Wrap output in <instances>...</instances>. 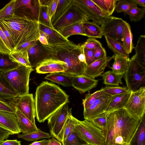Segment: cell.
I'll list each match as a JSON object with an SVG mask.
<instances>
[{"mask_svg": "<svg viewBox=\"0 0 145 145\" xmlns=\"http://www.w3.org/2000/svg\"><path fill=\"white\" fill-rule=\"evenodd\" d=\"M141 119L133 117L124 108L108 113L103 132L104 145H128L139 125Z\"/></svg>", "mask_w": 145, "mask_h": 145, "instance_id": "cell-1", "label": "cell"}, {"mask_svg": "<svg viewBox=\"0 0 145 145\" xmlns=\"http://www.w3.org/2000/svg\"><path fill=\"white\" fill-rule=\"evenodd\" d=\"M35 117L40 122L45 121L66 103L69 96L59 86L44 81L37 88L35 98Z\"/></svg>", "mask_w": 145, "mask_h": 145, "instance_id": "cell-2", "label": "cell"}, {"mask_svg": "<svg viewBox=\"0 0 145 145\" xmlns=\"http://www.w3.org/2000/svg\"><path fill=\"white\" fill-rule=\"evenodd\" d=\"M0 21L10 34L15 49L25 42L38 40L40 36L39 22L34 18L15 14L12 17Z\"/></svg>", "mask_w": 145, "mask_h": 145, "instance_id": "cell-3", "label": "cell"}, {"mask_svg": "<svg viewBox=\"0 0 145 145\" xmlns=\"http://www.w3.org/2000/svg\"><path fill=\"white\" fill-rule=\"evenodd\" d=\"M34 69L22 65L12 69L0 72L1 74L18 97L29 94L30 75Z\"/></svg>", "mask_w": 145, "mask_h": 145, "instance_id": "cell-4", "label": "cell"}, {"mask_svg": "<svg viewBox=\"0 0 145 145\" xmlns=\"http://www.w3.org/2000/svg\"><path fill=\"white\" fill-rule=\"evenodd\" d=\"M75 129L80 138L91 145H104L105 137L103 131L91 122L78 120L73 117Z\"/></svg>", "mask_w": 145, "mask_h": 145, "instance_id": "cell-5", "label": "cell"}, {"mask_svg": "<svg viewBox=\"0 0 145 145\" xmlns=\"http://www.w3.org/2000/svg\"><path fill=\"white\" fill-rule=\"evenodd\" d=\"M81 45H77L75 48L54 54L52 58L65 62L68 69L64 72L72 77L83 75L86 68L85 63L82 62L78 57Z\"/></svg>", "mask_w": 145, "mask_h": 145, "instance_id": "cell-6", "label": "cell"}, {"mask_svg": "<svg viewBox=\"0 0 145 145\" xmlns=\"http://www.w3.org/2000/svg\"><path fill=\"white\" fill-rule=\"evenodd\" d=\"M123 76L127 87L131 92L145 87V67L137 61L135 55L130 59Z\"/></svg>", "mask_w": 145, "mask_h": 145, "instance_id": "cell-7", "label": "cell"}, {"mask_svg": "<svg viewBox=\"0 0 145 145\" xmlns=\"http://www.w3.org/2000/svg\"><path fill=\"white\" fill-rule=\"evenodd\" d=\"M40 30L44 32L46 37L48 45H44L54 54L60 52L72 49L77 45L66 39L54 28L39 22Z\"/></svg>", "mask_w": 145, "mask_h": 145, "instance_id": "cell-8", "label": "cell"}, {"mask_svg": "<svg viewBox=\"0 0 145 145\" xmlns=\"http://www.w3.org/2000/svg\"><path fill=\"white\" fill-rule=\"evenodd\" d=\"M124 108L133 117L141 119L145 112V87L131 92Z\"/></svg>", "mask_w": 145, "mask_h": 145, "instance_id": "cell-9", "label": "cell"}, {"mask_svg": "<svg viewBox=\"0 0 145 145\" xmlns=\"http://www.w3.org/2000/svg\"><path fill=\"white\" fill-rule=\"evenodd\" d=\"M89 20L88 16L72 3L62 16L52 24L54 29L59 32L73 24Z\"/></svg>", "mask_w": 145, "mask_h": 145, "instance_id": "cell-10", "label": "cell"}, {"mask_svg": "<svg viewBox=\"0 0 145 145\" xmlns=\"http://www.w3.org/2000/svg\"><path fill=\"white\" fill-rule=\"evenodd\" d=\"M73 3L92 22L101 25L111 17L102 11L91 0H72Z\"/></svg>", "mask_w": 145, "mask_h": 145, "instance_id": "cell-11", "label": "cell"}, {"mask_svg": "<svg viewBox=\"0 0 145 145\" xmlns=\"http://www.w3.org/2000/svg\"><path fill=\"white\" fill-rule=\"evenodd\" d=\"M72 108H69L67 103L64 105L47 119L48 125L50 134L57 139L65 123L71 112Z\"/></svg>", "mask_w": 145, "mask_h": 145, "instance_id": "cell-12", "label": "cell"}, {"mask_svg": "<svg viewBox=\"0 0 145 145\" xmlns=\"http://www.w3.org/2000/svg\"><path fill=\"white\" fill-rule=\"evenodd\" d=\"M112 96L102 91L94 103L87 108L84 110V119L91 121L105 112Z\"/></svg>", "mask_w": 145, "mask_h": 145, "instance_id": "cell-13", "label": "cell"}, {"mask_svg": "<svg viewBox=\"0 0 145 145\" xmlns=\"http://www.w3.org/2000/svg\"><path fill=\"white\" fill-rule=\"evenodd\" d=\"M125 21L122 18L112 16L101 25L103 35L114 39L121 43Z\"/></svg>", "mask_w": 145, "mask_h": 145, "instance_id": "cell-14", "label": "cell"}, {"mask_svg": "<svg viewBox=\"0 0 145 145\" xmlns=\"http://www.w3.org/2000/svg\"><path fill=\"white\" fill-rule=\"evenodd\" d=\"M12 103L32 123L35 124V101L32 94L18 97Z\"/></svg>", "mask_w": 145, "mask_h": 145, "instance_id": "cell-15", "label": "cell"}, {"mask_svg": "<svg viewBox=\"0 0 145 145\" xmlns=\"http://www.w3.org/2000/svg\"><path fill=\"white\" fill-rule=\"evenodd\" d=\"M29 60L32 68H36L45 60L52 57L53 54L37 40L27 51Z\"/></svg>", "mask_w": 145, "mask_h": 145, "instance_id": "cell-16", "label": "cell"}, {"mask_svg": "<svg viewBox=\"0 0 145 145\" xmlns=\"http://www.w3.org/2000/svg\"><path fill=\"white\" fill-rule=\"evenodd\" d=\"M66 63L63 61L53 58L47 59L36 68V72L39 74L64 72L68 69Z\"/></svg>", "mask_w": 145, "mask_h": 145, "instance_id": "cell-17", "label": "cell"}, {"mask_svg": "<svg viewBox=\"0 0 145 145\" xmlns=\"http://www.w3.org/2000/svg\"><path fill=\"white\" fill-rule=\"evenodd\" d=\"M114 57L113 55L111 57L106 56L95 61L88 66L86 67L83 75L94 79L101 76L104 73L108 63L114 58Z\"/></svg>", "mask_w": 145, "mask_h": 145, "instance_id": "cell-18", "label": "cell"}, {"mask_svg": "<svg viewBox=\"0 0 145 145\" xmlns=\"http://www.w3.org/2000/svg\"><path fill=\"white\" fill-rule=\"evenodd\" d=\"M0 127L8 131L10 135L21 132L15 114L7 112L0 111Z\"/></svg>", "mask_w": 145, "mask_h": 145, "instance_id": "cell-19", "label": "cell"}, {"mask_svg": "<svg viewBox=\"0 0 145 145\" xmlns=\"http://www.w3.org/2000/svg\"><path fill=\"white\" fill-rule=\"evenodd\" d=\"M98 81L95 79L84 75L76 76L73 77L72 86L82 94L95 88Z\"/></svg>", "mask_w": 145, "mask_h": 145, "instance_id": "cell-20", "label": "cell"}, {"mask_svg": "<svg viewBox=\"0 0 145 145\" xmlns=\"http://www.w3.org/2000/svg\"><path fill=\"white\" fill-rule=\"evenodd\" d=\"M15 115L21 132L27 134L37 131L38 128L35 124L32 123L18 108L15 107Z\"/></svg>", "mask_w": 145, "mask_h": 145, "instance_id": "cell-21", "label": "cell"}, {"mask_svg": "<svg viewBox=\"0 0 145 145\" xmlns=\"http://www.w3.org/2000/svg\"><path fill=\"white\" fill-rule=\"evenodd\" d=\"M18 97L17 94L3 78L0 72V99L12 103Z\"/></svg>", "mask_w": 145, "mask_h": 145, "instance_id": "cell-22", "label": "cell"}, {"mask_svg": "<svg viewBox=\"0 0 145 145\" xmlns=\"http://www.w3.org/2000/svg\"><path fill=\"white\" fill-rule=\"evenodd\" d=\"M131 92L112 96L105 112L108 113L124 108L130 96Z\"/></svg>", "mask_w": 145, "mask_h": 145, "instance_id": "cell-23", "label": "cell"}, {"mask_svg": "<svg viewBox=\"0 0 145 145\" xmlns=\"http://www.w3.org/2000/svg\"><path fill=\"white\" fill-rule=\"evenodd\" d=\"M114 55V62L110 68L114 73L123 76L126 72L130 61L129 57Z\"/></svg>", "mask_w": 145, "mask_h": 145, "instance_id": "cell-24", "label": "cell"}, {"mask_svg": "<svg viewBox=\"0 0 145 145\" xmlns=\"http://www.w3.org/2000/svg\"><path fill=\"white\" fill-rule=\"evenodd\" d=\"M82 24L86 36L89 38H102V31L98 24L89 20L83 22Z\"/></svg>", "mask_w": 145, "mask_h": 145, "instance_id": "cell-25", "label": "cell"}, {"mask_svg": "<svg viewBox=\"0 0 145 145\" xmlns=\"http://www.w3.org/2000/svg\"><path fill=\"white\" fill-rule=\"evenodd\" d=\"M73 77L63 72H55L48 74L45 78L63 86L68 87L72 86V81Z\"/></svg>", "mask_w": 145, "mask_h": 145, "instance_id": "cell-26", "label": "cell"}, {"mask_svg": "<svg viewBox=\"0 0 145 145\" xmlns=\"http://www.w3.org/2000/svg\"><path fill=\"white\" fill-rule=\"evenodd\" d=\"M133 35L130 25L126 21L122 35V44L127 53L129 54L133 48Z\"/></svg>", "mask_w": 145, "mask_h": 145, "instance_id": "cell-27", "label": "cell"}, {"mask_svg": "<svg viewBox=\"0 0 145 145\" xmlns=\"http://www.w3.org/2000/svg\"><path fill=\"white\" fill-rule=\"evenodd\" d=\"M133 48L135 54V58L137 61L145 67V35H141L138 38L136 46Z\"/></svg>", "mask_w": 145, "mask_h": 145, "instance_id": "cell-28", "label": "cell"}, {"mask_svg": "<svg viewBox=\"0 0 145 145\" xmlns=\"http://www.w3.org/2000/svg\"><path fill=\"white\" fill-rule=\"evenodd\" d=\"M83 22H78L73 24L59 32L67 39L70 36L73 35H78L86 36L83 27Z\"/></svg>", "mask_w": 145, "mask_h": 145, "instance_id": "cell-29", "label": "cell"}, {"mask_svg": "<svg viewBox=\"0 0 145 145\" xmlns=\"http://www.w3.org/2000/svg\"><path fill=\"white\" fill-rule=\"evenodd\" d=\"M105 37L108 47L115 55L129 57V54L126 52L121 43L108 37L105 36Z\"/></svg>", "mask_w": 145, "mask_h": 145, "instance_id": "cell-30", "label": "cell"}, {"mask_svg": "<svg viewBox=\"0 0 145 145\" xmlns=\"http://www.w3.org/2000/svg\"><path fill=\"white\" fill-rule=\"evenodd\" d=\"M103 12L111 16L115 10L118 0H91Z\"/></svg>", "mask_w": 145, "mask_h": 145, "instance_id": "cell-31", "label": "cell"}, {"mask_svg": "<svg viewBox=\"0 0 145 145\" xmlns=\"http://www.w3.org/2000/svg\"><path fill=\"white\" fill-rule=\"evenodd\" d=\"M145 115L141 119L140 123L130 144L132 145H145Z\"/></svg>", "mask_w": 145, "mask_h": 145, "instance_id": "cell-32", "label": "cell"}, {"mask_svg": "<svg viewBox=\"0 0 145 145\" xmlns=\"http://www.w3.org/2000/svg\"><path fill=\"white\" fill-rule=\"evenodd\" d=\"M73 117L71 112L61 131L58 136L57 139L62 144L63 141L72 133L74 128Z\"/></svg>", "mask_w": 145, "mask_h": 145, "instance_id": "cell-33", "label": "cell"}, {"mask_svg": "<svg viewBox=\"0 0 145 145\" xmlns=\"http://www.w3.org/2000/svg\"><path fill=\"white\" fill-rule=\"evenodd\" d=\"M17 137L28 141L35 142L43 138H49L52 137L48 133L45 132L38 128L35 132L27 134H17Z\"/></svg>", "mask_w": 145, "mask_h": 145, "instance_id": "cell-34", "label": "cell"}, {"mask_svg": "<svg viewBox=\"0 0 145 145\" xmlns=\"http://www.w3.org/2000/svg\"><path fill=\"white\" fill-rule=\"evenodd\" d=\"M101 76L102 77L104 84L106 86H118L120 84H123L121 78L123 76L114 73L112 71L106 72Z\"/></svg>", "mask_w": 145, "mask_h": 145, "instance_id": "cell-35", "label": "cell"}, {"mask_svg": "<svg viewBox=\"0 0 145 145\" xmlns=\"http://www.w3.org/2000/svg\"><path fill=\"white\" fill-rule=\"evenodd\" d=\"M10 59L13 61L26 67H31L29 60L27 51H13L9 54Z\"/></svg>", "mask_w": 145, "mask_h": 145, "instance_id": "cell-36", "label": "cell"}, {"mask_svg": "<svg viewBox=\"0 0 145 145\" xmlns=\"http://www.w3.org/2000/svg\"><path fill=\"white\" fill-rule=\"evenodd\" d=\"M72 3V0H58L55 13L51 20L52 25L62 16Z\"/></svg>", "mask_w": 145, "mask_h": 145, "instance_id": "cell-37", "label": "cell"}, {"mask_svg": "<svg viewBox=\"0 0 145 145\" xmlns=\"http://www.w3.org/2000/svg\"><path fill=\"white\" fill-rule=\"evenodd\" d=\"M19 65L18 63L13 61L10 59L9 54L0 52V72L12 69Z\"/></svg>", "mask_w": 145, "mask_h": 145, "instance_id": "cell-38", "label": "cell"}, {"mask_svg": "<svg viewBox=\"0 0 145 145\" xmlns=\"http://www.w3.org/2000/svg\"><path fill=\"white\" fill-rule=\"evenodd\" d=\"M16 0H12L0 9V21L10 18L15 14V5Z\"/></svg>", "mask_w": 145, "mask_h": 145, "instance_id": "cell-39", "label": "cell"}, {"mask_svg": "<svg viewBox=\"0 0 145 145\" xmlns=\"http://www.w3.org/2000/svg\"><path fill=\"white\" fill-rule=\"evenodd\" d=\"M129 16V18L131 22H137L140 21L144 17L145 7L139 8L137 7L132 8L124 12Z\"/></svg>", "mask_w": 145, "mask_h": 145, "instance_id": "cell-40", "label": "cell"}, {"mask_svg": "<svg viewBox=\"0 0 145 145\" xmlns=\"http://www.w3.org/2000/svg\"><path fill=\"white\" fill-rule=\"evenodd\" d=\"M37 21L47 26L54 28L47 14L46 7L40 5L39 2Z\"/></svg>", "mask_w": 145, "mask_h": 145, "instance_id": "cell-41", "label": "cell"}, {"mask_svg": "<svg viewBox=\"0 0 145 145\" xmlns=\"http://www.w3.org/2000/svg\"><path fill=\"white\" fill-rule=\"evenodd\" d=\"M102 91L110 95L113 96L119 94L131 93L127 87L106 85L101 89Z\"/></svg>", "mask_w": 145, "mask_h": 145, "instance_id": "cell-42", "label": "cell"}, {"mask_svg": "<svg viewBox=\"0 0 145 145\" xmlns=\"http://www.w3.org/2000/svg\"><path fill=\"white\" fill-rule=\"evenodd\" d=\"M137 7V5L136 3L129 0H118L116 3L114 11L117 13L124 12Z\"/></svg>", "mask_w": 145, "mask_h": 145, "instance_id": "cell-43", "label": "cell"}, {"mask_svg": "<svg viewBox=\"0 0 145 145\" xmlns=\"http://www.w3.org/2000/svg\"><path fill=\"white\" fill-rule=\"evenodd\" d=\"M12 48L0 26V52L9 54L13 52Z\"/></svg>", "mask_w": 145, "mask_h": 145, "instance_id": "cell-44", "label": "cell"}, {"mask_svg": "<svg viewBox=\"0 0 145 145\" xmlns=\"http://www.w3.org/2000/svg\"><path fill=\"white\" fill-rule=\"evenodd\" d=\"M85 143H86L80 138L74 127L72 133L62 144V145H81Z\"/></svg>", "mask_w": 145, "mask_h": 145, "instance_id": "cell-45", "label": "cell"}, {"mask_svg": "<svg viewBox=\"0 0 145 145\" xmlns=\"http://www.w3.org/2000/svg\"><path fill=\"white\" fill-rule=\"evenodd\" d=\"M31 0H16L15 9H17L21 7H23V9L29 8L31 10L32 15L33 16L37 17L38 18L36 3L35 6H33L31 4Z\"/></svg>", "mask_w": 145, "mask_h": 145, "instance_id": "cell-46", "label": "cell"}, {"mask_svg": "<svg viewBox=\"0 0 145 145\" xmlns=\"http://www.w3.org/2000/svg\"><path fill=\"white\" fill-rule=\"evenodd\" d=\"M102 91L101 89L91 94L89 92H88L86 95L85 99H82V104L84 110L87 108L92 105L100 95Z\"/></svg>", "mask_w": 145, "mask_h": 145, "instance_id": "cell-47", "label": "cell"}, {"mask_svg": "<svg viewBox=\"0 0 145 145\" xmlns=\"http://www.w3.org/2000/svg\"><path fill=\"white\" fill-rule=\"evenodd\" d=\"M107 113L105 112L91 121L96 126L101 129L103 132L106 128V115Z\"/></svg>", "mask_w": 145, "mask_h": 145, "instance_id": "cell-48", "label": "cell"}, {"mask_svg": "<svg viewBox=\"0 0 145 145\" xmlns=\"http://www.w3.org/2000/svg\"><path fill=\"white\" fill-rule=\"evenodd\" d=\"M0 111L15 114V107L11 103L0 99Z\"/></svg>", "mask_w": 145, "mask_h": 145, "instance_id": "cell-49", "label": "cell"}, {"mask_svg": "<svg viewBox=\"0 0 145 145\" xmlns=\"http://www.w3.org/2000/svg\"><path fill=\"white\" fill-rule=\"evenodd\" d=\"M83 44L84 48L90 50H94L102 46L101 42L95 39L88 38Z\"/></svg>", "mask_w": 145, "mask_h": 145, "instance_id": "cell-50", "label": "cell"}, {"mask_svg": "<svg viewBox=\"0 0 145 145\" xmlns=\"http://www.w3.org/2000/svg\"><path fill=\"white\" fill-rule=\"evenodd\" d=\"M58 1V0H50L46 7L47 13L50 20L55 13Z\"/></svg>", "mask_w": 145, "mask_h": 145, "instance_id": "cell-51", "label": "cell"}, {"mask_svg": "<svg viewBox=\"0 0 145 145\" xmlns=\"http://www.w3.org/2000/svg\"><path fill=\"white\" fill-rule=\"evenodd\" d=\"M84 52L85 59L86 67L95 61L94 50L89 49L84 47Z\"/></svg>", "mask_w": 145, "mask_h": 145, "instance_id": "cell-52", "label": "cell"}, {"mask_svg": "<svg viewBox=\"0 0 145 145\" xmlns=\"http://www.w3.org/2000/svg\"><path fill=\"white\" fill-rule=\"evenodd\" d=\"M94 56L95 61L107 56L106 52L102 45L94 50Z\"/></svg>", "mask_w": 145, "mask_h": 145, "instance_id": "cell-53", "label": "cell"}, {"mask_svg": "<svg viewBox=\"0 0 145 145\" xmlns=\"http://www.w3.org/2000/svg\"><path fill=\"white\" fill-rule=\"evenodd\" d=\"M37 40H34L25 42L16 48L13 51H27L28 49L33 46L35 44Z\"/></svg>", "mask_w": 145, "mask_h": 145, "instance_id": "cell-54", "label": "cell"}, {"mask_svg": "<svg viewBox=\"0 0 145 145\" xmlns=\"http://www.w3.org/2000/svg\"><path fill=\"white\" fill-rule=\"evenodd\" d=\"M0 26L3 31L4 33L7 38L11 45L14 50L15 49V46L14 41L12 39L11 36L9 32L6 29L0 21Z\"/></svg>", "mask_w": 145, "mask_h": 145, "instance_id": "cell-55", "label": "cell"}, {"mask_svg": "<svg viewBox=\"0 0 145 145\" xmlns=\"http://www.w3.org/2000/svg\"><path fill=\"white\" fill-rule=\"evenodd\" d=\"M0 145H21V141L17 139H7L0 142Z\"/></svg>", "mask_w": 145, "mask_h": 145, "instance_id": "cell-56", "label": "cell"}, {"mask_svg": "<svg viewBox=\"0 0 145 145\" xmlns=\"http://www.w3.org/2000/svg\"><path fill=\"white\" fill-rule=\"evenodd\" d=\"M10 135L9 132L0 127V142L7 139Z\"/></svg>", "mask_w": 145, "mask_h": 145, "instance_id": "cell-57", "label": "cell"}, {"mask_svg": "<svg viewBox=\"0 0 145 145\" xmlns=\"http://www.w3.org/2000/svg\"><path fill=\"white\" fill-rule=\"evenodd\" d=\"M40 35L38 40L40 42L44 45H48V44L45 33L40 30Z\"/></svg>", "mask_w": 145, "mask_h": 145, "instance_id": "cell-58", "label": "cell"}, {"mask_svg": "<svg viewBox=\"0 0 145 145\" xmlns=\"http://www.w3.org/2000/svg\"><path fill=\"white\" fill-rule=\"evenodd\" d=\"M49 141V140L43 139L39 141L34 142L28 145H48Z\"/></svg>", "mask_w": 145, "mask_h": 145, "instance_id": "cell-59", "label": "cell"}, {"mask_svg": "<svg viewBox=\"0 0 145 145\" xmlns=\"http://www.w3.org/2000/svg\"><path fill=\"white\" fill-rule=\"evenodd\" d=\"M49 141L48 145H62L59 141L57 140L54 138H52L49 140Z\"/></svg>", "mask_w": 145, "mask_h": 145, "instance_id": "cell-60", "label": "cell"}, {"mask_svg": "<svg viewBox=\"0 0 145 145\" xmlns=\"http://www.w3.org/2000/svg\"><path fill=\"white\" fill-rule=\"evenodd\" d=\"M130 1L134 2L137 5H138L142 7H145V0H129Z\"/></svg>", "mask_w": 145, "mask_h": 145, "instance_id": "cell-61", "label": "cell"}, {"mask_svg": "<svg viewBox=\"0 0 145 145\" xmlns=\"http://www.w3.org/2000/svg\"><path fill=\"white\" fill-rule=\"evenodd\" d=\"M81 145H91V144H88L86 143L82 144Z\"/></svg>", "mask_w": 145, "mask_h": 145, "instance_id": "cell-62", "label": "cell"}, {"mask_svg": "<svg viewBox=\"0 0 145 145\" xmlns=\"http://www.w3.org/2000/svg\"><path fill=\"white\" fill-rule=\"evenodd\" d=\"M128 145H131L130 144Z\"/></svg>", "mask_w": 145, "mask_h": 145, "instance_id": "cell-63", "label": "cell"}]
</instances>
